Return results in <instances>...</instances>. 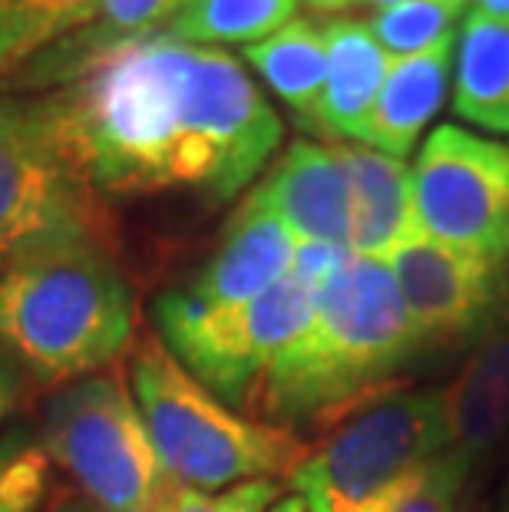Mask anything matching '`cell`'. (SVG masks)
<instances>
[{"label":"cell","mask_w":509,"mask_h":512,"mask_svg":"<svg viewBox=\"0 0 509 512\" xmlns=\"http://www.w3.org/2000/svg\"><path fill=\"white\" fill-rule=\"evenodd\" d=\"M110 215L53 139L40 100L0 96V271L57 242H106Z\"/></svg>","instance_id":"obj_8"},{"label":"cell","mask_w":509,"mask_h":512,"mask_svg":"<svg viewBox=\"0 0 509 512\" xmlns=\"http://www.w3.org/2000/svg\"><path fill=\"white\" fill-rule=\"evenodd\" d=\"M37 440L47 460L103 512H153L172 483L123 367L53 390Z\"/></svg>","instance_id":"obj_5"},{"label":"cell","mask_w":509,"mask_h":512,"mask_svg":"<svg viewBox=\"0 0 509 512\" xmlns=\"http://www.w3.org/2000/svg\"><path fill=\"white\" fill-rule=\"evenodd\" d=\"M496 512H509V499H506V503H503L500 509H496Z\"/></svg>","instance_id":"obj_33"},{"label":"cell","mask_w":509,"mask_h":512,"mask_svg":"<svg viewBox=\"0 0 509 512\" xmlns=\"http://www.w3.org/2000/svg\"><path fill=\"white\" fill-rule=\"evenodd\" d=\"M100 0H0V70L93 24Z\"/></svg>","instance_id":"obj_21"},{"label":"cell","mask_w":509,"mask_h":512,"mask_svg":"<svg viewBox=\"0 0 509 512\" xmlns=\"http://www.w3.org/2000/svg\"><path fill=\"white\" fill-rule=\"evenodd\" d=\"M129 384L162 470L179 486L222 493L255 479L291 476L311 453V443L298 433L235 413L156 334L136 344Z\"/></svg>","instance_id":"obj_4"},{"label":"cell","mask_w":509,"mask_h":512,"mask_svg":"<svg viewBox=\"0 0 509 512\" xmlns=\"http://www.w3.org/2000/svg\"><path fill=\"white\" fill-rule=\"evenodd\" d=\"M176 7L179 0H100L90 27L57 40L53 50H43V57L34 63L37 80H53L60 86L70 83L73 76L90 67L100 53L116 47V43L156 37V30L169 24Z\"/></svg>","instance_id":"obj_19"},{"label":"cell","mask_w":509,"mask_h":512,"mask_svg":"<svg viewBox=\"0 0 509 512\" xmlns=\"http://www.w3.org/2000/svg\"><path fill=\"white\" fill-rule=\"evenodd\" d=\"M40 110L67 162L100 195L182 185L229 202L285 133L232 53L169 34L116 43L43 96Z\"/></svg>","instance_id":"obj_1"},{"label":"cell","mask_w":509,"mask_h":512,"mask_svg":"<svg viewBox=\"0 0 509 512\" xmlns=\"http://www.w3.org/2000/svg\"><path fill=\"white\" fill-rule=\"evenodd\" d=\"M278 496L281 483H275V479H255V483L222 489V493L169 483L153 512H268Z\"/></svg>","instance_id":"obj_25"},{"label":"cell","mask_w":509,"mask_h":512,"mask_svg":"<svg viewBox=\"0 0 509 512\" xmlns=\"http://www.w3.org/2000/svg\"><path fill=\"white\" fill-rule=\"evenodd\" d=\"M40 512V509H37ZM43 512H103L100 506H93L90 499H67V503H57V506H50V509H43Z\"/></svg>","instance_id":"obj_28"},{"label":"cell","mask_w":509,"mask_h":512,"mask_svg":"<svg viewBox=\"0 0 509 512\" xmlns=\"http://www.w3.org/2000/svg\"><path fill=\"white\" fill-rule=\"evenodd\" d=\"M463 10L467 0H404L397 7L374 10L367 27L391 57H410L450 37Z\"/></svg>","instance_id":"obj_22"},{"label":"cell","mask_w":509,"mask_h":512,"mask_svg":"<svg viewBox=\"0 0 509 512\" xmlns=\"http://www.w3.org/2000/svg\"><path fill=\"white\" fill-rule=\"evenodd\" d=\"M136 304L106 242H57L0 271V347L37 384H73L116 367Z\"/></svg>","instance_id":"obj_3"},{"label":"cell","mask_w":509,"mask_h":512,"mask_svg":"<svg viewBox=\"0 0 509 512\" xmlns=\"http://www.w3.org/2000/svg\"><path fill=\"white\" fill-rule=\"evenodd\" d=\"M314 294L295 271L262 298L229 308H209L186 291H166L153 304L156 337L202 387L229 407L248 410L268 367L308 324Z\"/></svg>","instance_id":"obj_7"},{"label":"cell","mask_w":509,"mask_h":512,"mask_svg":"<svg viewBox=\"0 0 509 512\" xmlns=\"http://www.w3.org/2000/svg\"><path fill=\"white\" fill-rule=\"evenodd\" d=\"M480 14L496 17V20H509V0H480Z\"/></svg>","instance_id":"obj_29"},{"label":"cell","mask_w":509,"mask_h":512,"mask_svg":"<svg viewBox=\"0 0 509 512\" xmlns=\"http://www.w3.org/2000/svg\"><path fill=\"white\" fill-rule=\"evenodd\" d=\"M351 185V252L391 258L420 235L414 212V179L404 159L361 143H334Z\"/></svg>","instance_id":"obj_13"},{"label":"cell","mask_w":509,"mask_h":512,"mask_svg":"<svg viewBox=\"0 0 509 512\" xmlns=\"http://www.w3.org/2000/svg\"><path fill=\"white\" fill-rule=\"evenodd\" d=\"M268 512H308V506L301 503L298 496H291V499H281V503H278V506H272Z\"/></svg>","instance_id":"obj_30"},{"label":"cell","mask_w":509,"mask_h":512,"mask_svg":"<svg viewBox=\"0 0 509 512\" xmlns=\"http://www.w3.org/2000/svg\"><path fill=\"white\" fill-rule=\"evenodd\" d=\"M252 199L298 242L351 248V185L334 143H291Z\"/></svg>","instance_id":"obj_11"},{"label":"cell","mask_w":509,"mask_h":512,"mask_svg":"<svg viewBox=\"0 0 509 512\" xmlns=\"http://www.w3.org/2000/svg\"><path fill=\"white\" fill-rule=\"evenodd\" d=\"M328 34V83H324V129L328 139L367 143V126L394 57L364 20H331Z\"/></svg>","instance_id":"obj_16"},{"label":"cell","mask_w":509,"mask_h":512,"mask_svg":"<svg viewBox=\"0 0 509 512\" xmlns=\"http://www.w3.org/2000/svg\"><path fill=\"white\" fill-rule=\"evenodd\" d=\"M450 443L443 387L397 390L311 446L288 486L308 512H361L447 453Z\"/></svg>","instance_id":"obj_6"},{"label":"cell","mask_w":509,"mask_h":512,"mask_svg":"<svg viewBox=\"0 0 509 512\" xmlns=\"http://www.w3.org/2000/svg\"><path fill=\"white\" fill-rule=\"evenodd\" d=\"M443 394L453 440L450 450L473 466L500 443L509 427V324H493L480 337Z\"/></svg>","instance_id":"obj_15"},{"label":"cell","mask_w":509,"mask_h":512,"mask_svg":"<svg viewBox=\"0 0 509 512\" xmlns=\"http://www.w3.org/2000/svg\"><path fill=\"white\" fill-rule=\"evenodd\" d=\"M417 354L391 265L354 255L314 294L308 324L268 367L248 410L291 433L328 430L407 390L400 370Z\"/></svg>","instance_id":"obj_2"},{"label":"cell","mask_w":509,"mask_h":512,"mask_svg":"<svg viewBox=\"0 0 509 512\" xmlns=\"http://www.w3.org/2000/svg\"><path fill=\"white\" fill-rule=\"evenodd\" d=\"M298 0H179L166 34L182 43H258L295 20Z\"/></svg>","instance_id":"obj_20"},{"label":"cell","mask_w":509,"mask_h":512,"mask_svg":"<svg viewBox=\"0 0 509 512\" xmlns=\"http://www.w3.org/2000/svg\"><path fill=\"white\" fill-rule=\"evenodd\" d=\"M50 460L27 430L0 440V512H37L47 496Z\"/></svg>","instance_id":"obj_23"},{"label":"cell","mask_w":509,"mask_h":512,"mask_svg":"<svg viewBox=\"0 0 509 512\" xmlns=\"http://www.w3.org/2000/svg\"><path fill=\"white\" fill-rule=\"evenodd\" d=\"M420 351L483 337L500 318L503 265L417 235L387 258Z\"/></svg>","instance_id":"obj_10"},{"label":"cell","mask_w":509,"mask_h":512,"mask_svg":"<svg viewBox=\"0 0 509 512\" xmlns=\"http://www.w3.org/2000/svg\"><path fill=\"white\" fill-rule=\"evenodd\" d=\"M364 7H377V10H387V7H397L404 4V0H361Z\"/></svg>","instance_id":"obj_31"},{"label":"cell","mask_w":509,"mask_h":512,"mask_svg":"<svg viewBox=\"0 0 509 512\" xmlns=\"http://www.w3.org/2000/svg\"><path fill=\"white\" fill-rule=\"evenodd\" d=\"M453 110L490 133H509V20L473 10L460 34Z\"/></svg>","instance_id":"obj_18"},{"label":"cell","mask_w":509,"mask_h":512,"mask_svg":"<svg viewBox=\"0 0 509 512\" xmlns=\"http://www.w3.org/2000/svg\"><path fill=\"white\" fill-rule=\"evenodd\" d=\"M361 512H381V499H377V503H371L367 509H361Z\"/></svg>","instance_id":"obj_32"},{"label":"cell","mask_w":509,"mask_h":512,"mask_svg":"<svg viewBox=\"0 0 509 512\" xmlns=\"http://www.w3.org/2000/svg\"><path fill=\"white\" fill-rule=\"evenodd\" d=\"M467 473L470 463L447 450L424 470L397 483L387 496H381V512H457Z\"/></svg>","instance_id":"obj_24"},{"label":"cell","mask_w":509,"mask_h":512,"mask_svg":"<svg viewBox=\"0 0 509 512\" xmlns=\"http://www.w3.org/2000/svg\"><path fill=\"white\" fill-rule=\"evenodd\" d=\"M453 47H457V37L450 34L420 53L394 57L384 90L374 103L364 146L381 149L394 159H404L417 146L427 123L447 100Z\"/></svg>","instance_id":"obj_14"},{"label":"cell","mask_w":509,"mask_h":512,"mask_svg":"<svg viewBox=\"0 0 509 512\" xmlns=\"http://www.w3.org/2000/svg\"><path fill=\"white\" fill-rule=\"evenodd\" d=\"M420 235L509 261V149L443 123L410 169Z\"/></svg>","instance_id":"obj_9"},{"label":"cell","mask_w":509,"mask_h":512,"mask_svg":"<svg viewBox=\"0 0 509 512\" xmlns=\"http://www.w3.org/2000/svg\"><path fill=\"white\" fill-rule=\"evenodd\" d=\"M245 60L262 73L272 93L288 106L301 129H324V83H328V34L314 20H291L278 34L245 47Z\"/></svg>","instance_id":"obj_17"},{"label":"cell","mask_w":509,"mask_h":512,"mask_svg":"<svg viewBox=\"0 0 509 512\" xmlns=\"http://www.w3.org/2000/svg\"><path fill=\"white\" fill-rule=\"evenodd\" d=\"M354 4H361V0H308L314 14H341V10H348Z\"/></svg>","instance_id":"obj_27"},{"label":"cell","mask_w":509,"mask_h":512,"mask_svg":"<svg viewBox=\"0 0 509 512\" xmlns=\"http://www.w3.org/2000/svg\"><path fill=\"white\" fill-rule=\"evenodd\" d=\"M295 252L298 238L248 195L225 225L215 255L202 265L186 294L209 308L248 304L288 275L295 265Z\"/></svg>","instance_id":"obj_12"},{"label":"cell","mask_w":509,"mask_h":512,"mask_svg":"<svg viewBox=\"0 0 509 512\" xmlns=\"http://www.w3.org/2000/svg\"><path fill=\"white\" fill-rule=\"evenodd\" d=\"M24 394V370L17 367V361L0 347V423H4Z\"/></svg>","instance_id":"obj_26"}]
</instances>
